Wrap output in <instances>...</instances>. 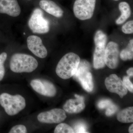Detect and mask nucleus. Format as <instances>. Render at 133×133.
<instances>
[{"label":"nucleus","mask_w":133,"mask_h":133,"mask_svg":"<svg viewBox=\"0 0 133 133\" xmlns=\"http://www.w3.org/2000/svg\"><path fill=\"white\" fill-rule=\"evenodd\" d=\"M28 25L33 33L45 34L50 30L49 21L44 18L42 10L38 8L33 11L29 19Z\"/></svg>","instance_id":"nucleus-5"},{"label":"nucleus","mask_w":133,"mask_h":133,"mask_svg":"<svg viewBox=\"0 0 133 133\" xmlns=\"http://www.w3.org/2000/svg\"><path fill=\"white\" fill-rule=\"evenodd\" d=\"M129 77L128 76H125L123 78V83L125 86L129 91L133 92V85L129 79Z\"/></svg>","instance_id":"nucleus-26"},{"label":"nucleus","mask_w":133,"mask_h":133,"mask_svg":"<svg viewBox=\"0 0 133 133\" xmlns=\"http://www.w3.org/2000/svg\"><path fill=\"white\" fill-rule=\"evenodd\" d=\"M122 31L126 34H132L133 33V20L127 22L122 26Z\"/></svg>","instance_id":"nucleus-21"},{"label":"nucleus","mask_w":133,"mask_h":133,"mask_svg":"<svg viewBox=\"0 0 133 133\" xmlns=\"http://www.w3.org/2000/svg\"><path fill=\"white\" fill-rule=\"evenodd\" d=\"M112 102L111 100L104 99L100 101L98 104V107L99 109H106Z\"/></svg>","instance_id":"nucleus-25"},{"label":"nucleus","mask_w":133,"mask_h":133,"mask_svg":"<svg viewBox=\"0 0 133 133\" xmlns=\"http://www.w3.org/2000/svg\"><path fill=\"white\" fill-rule=\"evenodd\" d=\"M27 128L24 125H18L14 126L10 129L9 133H26Z\"/></svg>","instance_id":"nucleus-23"},{"label":"nucleus","mask_w":133,"mask_h":133,"mask_svg":"<svg viewBox=\"0 0 133 133\" xmlns=\"http://www.w3.org/2000/svg\"><path fill=\"white\" fill-rule=\"evenodd\" d=\"M120 57L122 60H131L133 58V40L129 41L127 48L122 50L119 54Z\"/></svg>","instance_id":"nucleus-18"},{"label":"nucleus","mask_w":133,"mask_h":133,"mask_svg":"<svg viewBox=\"0 0 133 133\" xmlns=\"http://www.w3.org/2000/svg\"><path fill=\"white\" fill-rule=\"evenodd\" d=\"M106 109V115L107 116H112L116 112L118 109V108L116 105L114 103L112 102Z\"/></svg>","instance_id":"nucleus-24"},{"label":"nucleus","mask_w":133,"mask_h":133,"mask_svg":"<svg viewBox=\"0 0 133 133\" xmlns=\"http://www.w3.org/2000/svg\"><path fill=\"white\" fill-rule=\"evenodd\" d=\"M30 85L34 91L43 96L51 97L56 94L55 85L46 79H35L31 80Z\"/></svg>","instance_id":"nucleus-8"},{"label":"nucleus","mask_w":133,"mask_h":133,"mask_svg":"<svg viewBox=\"0 0 133 133\" xmlns=\"http://www.w3.org/2000/svg\"><path fill=\"white\" fill-rule=\"evenodd\" d=\"M73 129L74 133H88L86 125L82 122H78L75 124Z\"/></svg>","instance_id":"nucleus-22"},{"label":"nucleus","mask_w":133,"mask_h":133,"mask_svg":"<svg viewBox=\"0 0 133 133\" xmlns=\"http://www.w3.org/2000/svg\"><path fill=\"white\" fill-rule=\"evenodd\" d=\"M7 58V54L3 52L0 54V81H2L5 76V70L4 63Z\"/></svg>","instance_id":"nucleus-20"},{"label":"nucleus","mask_w":133,"mask_h":133,"mask_svg":"<svg viewBox=\"0 0 133 133\" xmlns=\"http://www.w3.org/2000/svg\"><path fill=\"white\" fill-rule=\"evenodd\" d=\"M75 99L67 100L63 107L65 111L69 113H78L85 107L84 99L83 96L75 94Z\"/></svg>","instance_id":"nucleus-14"},{"label":"nucleus","mask_w":133,"mask_h":133,"mask_svg":"<svg viewBox=\"0 0 133 133\" xmlns=\"http://www.w3.org/2000/svg\"><path fill=\"white\" fill-rule=\"evenodd\" d=\"M66 118L64 110L59 108L42 112L37 116L38 121L45 124H58L63 121Z\"/></svg>","instance_id":"nucleus-9"},{"label":"nucleus","mask_w":133,"mask_h":133,"mask_svg":"<svg viewBox=\"0 0 133 133\" xmlns=\"http://www.w3.org/2000/svg\"><path fill=\"white\" fill-rule=\"evenodd\" d=\"M118 121L122 123H128L133 122V108H128L122 110L117 115Z\"/></svg>","instance_id":"nucleus-17"},{"label":"nucleus","mask_w":133,"mask_h":133,"mask_svg":"<svg viewBox=\"0 0 133 133\" xmlns=\"http://www.w3.org/2000/svg\"><path fill=\"white\" fill-rule=\"evenodd\" d=\"M21 9L17 0H0V14L12 17L19 16Z\"/></svg>","instance_id":"nucleus-13"},{"label":"nucleus","mask_w":133,"mask_h":133,"mask_svg":"<svg viewBox=\"0 0 133 133\" xmlns=\"http://www.w3.org/2000/svg\"><path fill=\"white\" fill-rule=\"evenodd\" d=\"M108 37L101 30L96 31L94 37L95 45L93 56L94 67L96 69H102L105 66L104 55Z\"/></svg>","instance_id":"nucleus-4"},{"label":"nucleus","mask_w":133,"mask_h":133,"mask_svg":"<svg viewBox=\"0 0 133 133\" xmlns=\"http://www.w3.org/2000/svg\"><path fill=\"white\" fill-rule=\"evenodd\" d=\"M39 6L42 9L52 16L60 18L63 16V10L53 1L41 0Z\"/></svg>","instance_id":"nucleus-15"},{"label":"nucleus","mask_w":133,"mask_h":133,"mask_svg":"<svg viewBox=\"0 0 133 133\" xmlns=\"http://www.w3.org/2000/svg\"><path fill=\"white\" fill-rule=\"evenodd\" d=\"M129 132L130 133H133V125L132 124L129 129Z\"/></svg>","instance_id":"nucleus-28"},{"label":"nucleus","mask_w":133,"mask_h":133,"mask_svg":"<svg viewBox=\"0 0 133 133\" xmlns=\"http://www.w3.org/2000/svg\"><path fill=\"white\" fill-rule=\"evenodd\" d=\"M113 1H119V0H113Z\"/></svg>","instance_id":"nucleus-29"},{"label":"nucleus","mask_w":133,"mask_h":133,"mask_svg":"<svg viewBox=\"0 0 133 133\" xmlns=\"http://www.w3.org/2000/svg\"><path fill=\"white\" fill-rule=\"evenodd\" d=\"M55 133H74V129L65 123H60L55 129Z\"/></svg>","instance_id":"nucleus-19"},{"label":"nucleus","mask_w":133,"mask_h":133,"mask_svg":"<svg viewBox=\"0 0 133 133\" xmlns=\"http://www.w3.org/2000/svg\"><path fill=\"white\" fill-rule=\"evenodd\" d=\"M119 45L115 42H109L105 49V64L110 69H116L119 64Z\"/></svg>","instance_id":"nucleus-10"},{"label":"nucleus","mask_w":133,"mask_h":133,"mask_svg":"<svg viewBox=\"0 0 133 133\" xmlns=\"http://www.w3.org/2000/svg\"><path fill=\"white\" fill-rule=\"evenodd\" d=\"M80 61L78 55L74 52H69L58 62L56 68V73L63 79L70 78L76 73Z\"/></svg>","instance_id":"nucleus-1"},{"label":"nucleus","mask_w":133,"mask_h":133,"mask_svg":"<svg viewBox=\"0 0 133 133\" xmlns=\"http://www.w3.org/2000/svg\"><path fill=\"white\" fill-rule=\"evenodd\" d=\"M73 78L78 81L84 89L88 92L92 91L94 88L92 76L90 72V65L85 61H80Z\"/></svg>","instance_id":"nucleus-7"},{"label":"nucleus","mask_w":133,"mask_h":133,"mask_svg":"<svg viewBox=\"0 0 133 133\" xmlns=\"http://www.w3.org/2000/svg\"><path fill=\"white\" fill-rule=\"evenodd\" d=\"M29 1H31V0H29Z\"/></svg>","instance_id":"nucleus-30"},{"label":"nucleus","mask_w":133,"mask_h":133,"mask_svg":"<svg viewBox=\"0 0 133 133\" xmlns=\"http://www.w3.org/2000/svg\"><path fill=\"white\" fill-rule=\"evenodd\" d=\"M105 83L108 91L117 94L121 98L127 94L128 90L124 83L116 74H111L107 78Z\"/></svg>","instance_id":"nucleus-11"},{"label":"nucleus","mask_w":133,"mask_h":133,"mask_svg":"<svg viewBox=\"0 0 133 133\" xmlns=\"http://www.w3.org/2000/svg\"><path fill=\"white\" fill-rule=\"evenodd\" d=\"M96 0H76L73 10L76 18L86 21L92 17L95 11Z\"/></svg>","instance_id":"nucleus-6"},{"label":"nucleus","mask_w":133,"mask_h":133,"mask_svg":"<svg viewBox=\"0 0 133 133\" xmlns=\"http://www.w3.org/2000/svg\"><path fill=\"white\" fill-rule=\"evenodd\" d=\"M127 74L128 75V77H132L133 76V67H131L130 69H128L127 71Z\"/></svg>","instance_id":"nucleus-27"},{"label":"nucleus","mask_w":133,"mask_h":133,"mask_svg":"<svg viewBox=\"0 0 133 133\" xmlns=\"http://www.w3.org/2000/svg\"><path fill=\"white\" fill-rule=\"evenodd\" d=\"M38 66L37 59L30 55L17 53L12 55L10 62V67L16 73L32 72Z\"/></svg>","instance_id":"nucleus-2"},{"label":"nucleus","mask_w":133,"mask_h":133,"mask_svg":"<svg viewBox=\"0 0 133 133\" xmlns=\"http://www.w3.org/2000/svg\"><path fill=\"white\" fill-rule=\"evenodd\" d=\"M0 104L7 114L12 116L18 114L24 109L26 102L25 98L22 95H11L3 93L0 95Z\"/></svg>","instance_id":"nucleus-3"},{"label":"nucleus","mask_w":133,"mask_h":133,"mask_svg":"<svg viewBox=\"0 0 133 133\" xmlns=\"http://www.w3.org/2000/svg\"><path fill=\"white\" fill-rule=\"evenodd\" d=\"M27 44L29 49L37 57L44 58L48 56L47 49L43 44L42 39L38 36H29L27 39Z\"/></svg>","instance_id":"nucleus-12"},{"label":"nucleus","mask_w":133,"mask_h":133,"mask_svg":"<svg viewBox=\"0 0 133 133\" xmlns=\"http://www.w3.org/2000/svg\"><path fill=\"white\" fill-rule=\"evenodd\" d=\"M119 9L121 12V15L116 21V23L118 25L123 24L131 16V10L130 5L126 2L120 3L118 6Z\"/></svg>","instance_id":"nucleus-16"}]
</instances>
